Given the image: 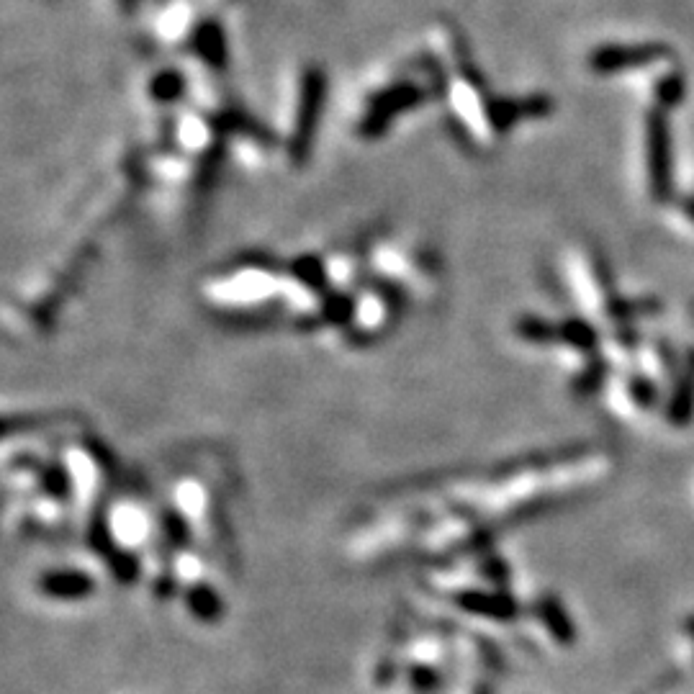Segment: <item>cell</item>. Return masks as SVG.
<instances>
[{
	"label": "cell",
	"instance_id": "1",
	"mask_svg": "<svg viewBox=\"0 0 694 694\" xmlns=\"http://www.w3.org/2000/svg\"><path fill=\"white\" fill-rule=\"evenodd\" d=\"M666 111L653 108L646 116V170L648 188L656 201L671 196V132Z\"/></svg>",
	"mask_w": 694,
	"mask_h": 694
},
{
	"label": "cell",
	"instance_id": "5",
	"mask_svg": "<svg viewBox=\"0 0 694 694\" xmlns=\"http://www.w3.org/2000/svg\"><path fill=\"white\" fill-rule=\"evenodd\" d=\"M39 594L57 602H83L96 594L98 584L88 571L80 569H52L36 579Z\"/></svg>",
	"mask_w": 694,
	"mask_h": 694
},
{
	"label": "cell",
	"instance_id": "4",
	"mask_svg": "<svg viewBox=\"0 0 694 694\" xmlns=\"http://www.w3.org/2000/svg\"><path fill=\"white\" fill-rule=\"evenodd\" d=\"M448 599L455 607L476 617L486 620H497V623H509L520 615V605L515 597L507 592H489V589H450Z\"/></svg>",
	"mask_w": 694,
	"mask_h": 694
},
{
	"label": "cell",
	"instance_id": "3",
	"mask_svg": "<svg viewBox=\"0 0 694 694\" xmlns=\"http://www.w3.org/2000/svg\"><path fill=\"white\" fill-rule=\"evenodd\" d=\"M317 75H314L312 70H304L301 75H296V85L291 88V93H288V108H286V116H288V137H291V147L296 150V155L299 152H304V147L312 139L309 137V132H312V124H314V103H317L319 96V88H317Z\"/></svg>",
	"mask_w": 694,
	"mask_h": 694
},
{
	"label": "cell",
	"instance_id": "6",
	"mask_svg": "<svg viewBox=\"0 0 694 694\" xmlns=\"http://www.w3.org/2000/svg\"><path fill=\"white\" fill-rule=\"evenodd\" d=\"M694 414V350H689L684 358L682 376H679L677 391L671 396L669 419L674 425H684Z\"/></svg>",
	"mask_w": 694,
	"mask_h": 694
},
{
	"label": "cell",
	"instance_id": "9",
	"mask_svg": "<svg viewBox=\"0 0 694 694\" xmlns=\"http://www.w3.org/2000/svg\"><path fill=\"white\" fill-rule=\"evenodd\" d=\"M538 612H540V620H543V625L551 630V635L556 638V641H561V643L574 641V625H571L569 615L563 612V607H561V602H558V599H551V597L540 599Z\"/></svg>",
	"mask_w": 694,
	"mask_h": 694
},
{
	"label": "cell",
	"instance_id": "10",
	"mask_svg": "<svg viewBox=\"0 0 694 694\" xmlns=\"http://www.w3.org/2000/svg\"><path fill=\"white\" fill-rule=\"evenodd\" d=\"M628 394L635 404L648 407V404H653V399H656V386H653L651 378L638 373V376H633L628 381Z\"/></svg>",
	"mask_w": 694,
	"mask_h": 694
},
{
	"label": "cell",
	"instance_id": "7",
	"mask_svg": "<svg viewBox=\"0 0 694 694\" xmlns=\"http://www.w3.org/2000/svg\"><path fill=\"white\" fill-rule=\"evenodd\" d=\"M186 602L188 607H191L193 617L201 620V623H216V620H222L224 602L209 584H191L186 592Z\"/></svg>",
	"mask_w": 694,
	"mask_h": 694
},
{
	"label": "cell",
	"instance_id": "12",
	"mask_svg": "<svg viewBox=\"0 0 694 694\" xmlns=\"http://www.w3.org/2000/svg\"><path fill=\"white\" fill-rule=\"evenodd\" d=\"M677 209H682V214L687 216L689 222L694 224V198L692 196H682L677 201Z\"/></svg>",
	"mask_w": 694,
	"mask_h": 694
},
{
	"label": "cell",
	"instance_id": "2",
	"mask_svg": "<svg viewBox=\"0 0 694 694\" xmlns=\"http://www.w3.org/2000/svg\"><path fill=\"white\" fill-rule=\"evenodd\" d=\"M669 54V47L664 44H605L589 54V67L599 75H612L656 65L669 60Z\"/></svg>",
	"mask_w": 694,
	"mask_h": 694
},
{
	"label": "cell",
	"instance_id": "11",
	"mask_svg": "<svg viewBox=\"0 0 694 694\" xmlns=\"http://www.w3.org/2000/svg\"><path fill=\"white\" fill-rule=\"evenodd\" d=\"M412 684L417 689H422V692H427V689H432L437 684V671L432 669V666H425V664H414L412 666Z\"/></svg>",
	"mask_w": 694,
	"mask_h": 694
},
{
	"label": "cell",
	"instance_id": "8",
	"mask_svg": "<svg viewBox=\"0 0 694 694\" xmlns=\"http://www.w3.org/2000/svg\"><path fill=\"white\" fill-rule=\"evenodd\" d=\"M684 93H687V83H684L682 72L669 70L661 78L653 80V101H656V108H661L666 114L671 108L682 106Z\"/></svg>",
	"mask_w": 694,
	"mask_h": 694
}]
</instances>
